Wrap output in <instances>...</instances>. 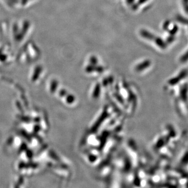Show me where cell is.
Masks as SVG:
<instances>
[{"mask_svg": "<svg viewBox=\"0 0 188 188\" xmlns=\"http://www.w3.org/2000/svg\"><path fill=\"white\" fill-rule=\"evenodd\" d=\"M174 99L175 109L181 119L188 117V83L177 88L170 94Z\"/></svg>", "mask_w": 188, "mask_h": 188, "instance_id": "obj_1", "label": "cell"}]
</instances>
